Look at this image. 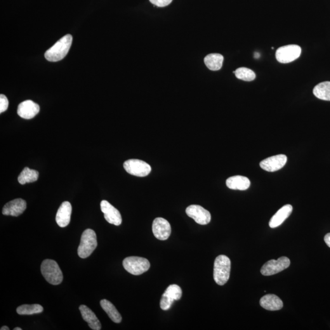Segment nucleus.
<instances>
[{
    "mask_svg": "<svg viewBox=\"0 0 330 330\" xmlns=\"http://www.w3.org/2000/svg\"><path fill=\"white\" fill-rule=\"evenodd\" d=\"M182 296V291L178 285L172 284L166 289L160 300V308L162 310H169L174 301L180 300Z\"/></svg>",
    "mask_w": 330,
    "mask_h": 330,
    "instance_id": "nucleus-9",
    "label": "nucleus"
},
{
    "mask_svg": "<svg viewBox=\"0 0 330 330\" xmlns=\"http://www.w3.org/2000/svg\"><path fill=\"white\" fill-rule=\"evenodd\" d=\"M98 246L96 232L91 229H87L82 232L79 248L78 254L80 258H88Z\"/></svg>",
    "mask_w": 330,
    "mask_h": 330,
    "instance_id": "nucleus-4",
    "label": "nucleus"
},
{
    "mask_svg": "<svg viewBox=\"0 0 330 330\" xmlns=\"http://www.w3.org/2000/svg\"><path fill=\"white\" fill-rule=\"evenodd\" d=\"M150 3L158 7H165L168 6L173 0H149Z\"/></svg>",
    "mask_w": 330,
    "mask_h": 330,
    "instance_id": "nucleus-28",
    "label": "nucleus"
},
{
    "mask_svg": "<svg viewBox=\"0 0 330 330\" xmlns=\"http://www.w3.org/2000/svg\"><path fill=\"white\" fill-rule=\"evenodd\" d=\"M293 211V207L290 204L285 205L281 207L274 215L272 216L269 222L271 228L278 227L289 217Z\"/></svg>",
    "mask_w": 330,
    "mask_h": 330,
    "instance_id": "nucleus-18",
    "label": "nucleus"
},
{
    "mask_svg": "<svg viewBox=\"0 0 330 330\" xmlns=\"http://www.w3.org/2000/svg\"><path fill=\"white\" fill-rule=\"evenodd\" d=\"M259 57H260V54L259 53H254V58L258 59Z\"/></svg>",
    "mask_w": 330,
    "mask_h": 330,
    "instance_id": "nucleus-30",
    "label": "nucleus"
},
{
    "mask_svg": "<svg viewBox=\"0 0 330 330\" xmlns=\"http://www.w3.org/2000/svg\"><path fill=\"white\" fill-rule=\"evenodd\" d=\"M22 329H21V328L19 327H16L15 329H14V330H22Z\"/></svg>",
    "mask_w": 330,
    "mask_h": 330,
    "instance_id": "nucleus-32",
    "label": "nucleus"
},
{
    "mask_svg": "<svg viewBox=\"0 0 330 330\" xmlns=\"http://www.w3.org/2000/svg\"><path fill=\"white\" fill-rule=\"evenodd\" d=\"M38 178V171L26 167L18 176V181L20 184L24 185L25 183L34 182Z\"/></svg>",
    "mask_w": 330,
    "mask_h": 330,
    "instance_id": "nucleus-24",
    "label": "nucleus"
},
{
    "mask_svg": "<svg viewBox=\"0 0 330 330\" xmlns=\"http://www.w3.org/2000/svg\"><path fill=\"white\" fill-rule=\"evenodd\" d=\"M124 168L127 173L137 177L147 176L151 167L147 163L138 159H130L124 162Z\"/></svg>",
    "mask_w": 330,
    "mask_h": 330,
    "instance_id": "nucleus-7",
    "label": "nucleus"
},
{
    "mask_svg": "<svg viewBox=\"0 0 330 330\" xmlns=\"http://www.w3.org/2000/svg\"><path fill=\"white\" fill-rule=\"evenodd\" d=\"M226 186L231 190H246L250 187L248 178L242 176L231 177L226 180Z\"/></svg>",
    "mask_w": 330,
    "mask_h": 330,
    "instance_id": "nucleus-20",
    "label": "nucleus"
},
{
    "mask_svg": "<svg viewBox=\"0 0 330 330\" xmlns=\"http://www.w3.org/2000/svg\"><path fill=\"white\" fill-rule=\"evenodd\" d=\"M27 209V202L18 198L8 202L3 207L2 213L4 215L18 216L22 214Z\"/></svg>",
    "mask_w": 330,
    "mask_h": 330,
    "instance_id": "nucleus-15",
    "label": "nucleus"
},
{
    "mask_svg": "<svg viewBox=\"0 0 330 330\" xmlns=\"http://www.w3.org/2000/svg\"><path fill=\"white\" fill-rule=\"evenodd\" d=\"M72 39L71 35H66L46 51L45 53V58L51 62H56L63 60L69 52L72 43Z\"/></svg>",
    "mask_w": 330,
    "mask_h": 330,
    "instance_id": "nucleus-1",
    "label": "nucleus"
},
{
    "mask_svg": "<svg viewBox=\"0 0 330 330\" xmlns=\"http://www.w3.org/2000/svg\"><path fill=\"white\" fill-rule=\"evenodd\" d=\"M100 306L113 322L119 324L122 321V316L117 309L110 301L103 299L100 301Z\"/></svg>",
    "mask_w": 330,
    "mask_h": 330,
    "instance_id": "nucleus-21",
    "label": "nucleus"
},
{
    "mask_svg": "<svg viewBox=\"0 0 330 330\" xmlns=\"http://www.w3.org/2000/svg\"><path fill=\"white\" fill-rule=\"evenodd\" d=\"M224 61L223 56L220 54L212 53L206 56L204 63L209 69L216 71L222 67Z\"/></svg>",
    "mask_w": 330,
    "mask_h": 330,
    "instance_id": "nucleus-22",
    "label": "nucleus"
},
{
    "mask_svg": "<svg viewBox=\"0 0 330 330\" xmlns=\"http://www.w3.org/2000/svg\"><path fill=\"white\" fill-rule=\"evenodd\" d=\"M291 264L290 259L287 257H280L278 260L272 259L261 268V273L264 276H271L282 272L288 268Z\"/></svg>",
    "mask_w": 330,
    "mask_h": 330,
    "instance_id": "nucleus-8",
    "label": "nucleus"
},
{
    "mask_svg": "<svg viewBox=\"0 0 330 330\" xmlns=\"http://www.w3.org/2000/svg\"><path fill=\"white\" fill-rule=\"evenodd\" d=\"M1 330H9V328L7 326H3L1 328Z\"/></svg>",
    "mask_w": 330,
    "mask_h": 330,
    "instance_id": "nucleus-31",
    "label": "nucleus"
},
{
    "mask_svg": "<svg viewBox=\"0 0 330 330\" xmlns=\"http://www.w3.org/2000/svg\"><path fill=\"white\" fill-rule=\"evenodd\" d=\"M287 161L286 155L280 154L264 159L260 163L261 168L268 172H275L283 168Z\"/></svg>",
    "mask_w": 330,
    "mask_h": 330,
    "instance_id": "nucleus-12",
    "label": "nucleus"
},
{
    "mask_svg": "<svg viewBox=\"0 0 330 330\" xmlns=\"http://www.w3.org/2000/svg\"><path fill=\"white\" fill-rule=\"evenodd\" d=\"M41 270L42 276L50 284L58 285L62 282L63 273L56 261L46 259L42 262Z\"/></svg>",
    "mask_w": 330,
    "mask_h": 330,
    "instance_id": "nucleus-3",
    "label": "nucleus"
},
{
    "mask_svg": "<svg viewBox=\"0 0 330 330\" xmlns=\"http://www.w3.org/2000/svg\"><path fill=\"white\" fill-rule=\"evenodd\" d=\"M238 79L246 82L253 81L256 79L255 73L247 67H240L234 72Z\"/></svg>",
    "mask_w": 330,
    "mask_h": 330,
    "instance_id": "nucleus-26",
    "label": "nucleus"
},
{
    "mask_svg": "<svg viewBox=\"0 0 330 330\" xmlns=\"http://www.w3.org/2000/svg\"><path fill=\"white\" fill-rule=\"evenodd\" d=\"M260 305L265 310L268 311L280 310L283 307V302L274 294H267L262 297Z\"/></svg>",
    "mask_w": 330,
    "mask_h": 330,
    "instance_id": "nucleus-19",
    "label": "nucleus"
},
{
    "mask_svg": "<svg viewBox=\"0 0 330 330\" xmlns=\"http://www.w3.org/2000/svg\"><path fill=\"white\" fill-rule=\"evenodd\" d=\"M313 93L318 99L330 101V82H320L315 86Z\"/></svg>",
    "mask_w": 330,
    "mask_h": 330,
    "instance_id": "nucleus-23",
    "label": "nucleus"
},
{
    "mask_svg": "<svg viewBox=\"0 0 330 330\" xmlns=\"http://www.w3.org/2000/svg\"><path fill=\"white\" fill-rule=\"evenodd\" d=\"M301 49L297 45H288L280 47L276 52V58L280 63H289L300 57Z\"/></svg>",
    "mask_w": 330,
    "mask_h": 330,
    "instance_id": "nucleus-6",
    "label": "nucleus"
},
{
    "mask_svg": "<svg viewBox=\"0 0 330 330\" xmlns=\"http://www.w3.org/2000/svg\"><path fill=\"white\" fill-rule=\"evenodd\" d=\"M186 214L199 225H206L211 222V213L199 205H191L186 209Z\"/></svg>",
    "mask_w": 330,
    "mask_h": 330,
    "instance_id": "nucleus-10",
    "label": "nucleus"
},
{
    "mask_svg": "<svg viewBox=\"0 0 330 330\" xmlns=\"http://www.w3.org/2000/svg\"><path fill=\"white\" fill-rule=\"evenodd\" d=\"M72 206L69 202L65 201L61 204L56 215V221L59 226L65 228L69 225L71 218Z\"/></svg>",
    "mask_w": 330,
    "mask_h": 330,
    "instance_id": "nucleus-16",
    "label": "nucleus"
},
{
    "mask_svg": "<svg viewBox=\"0 0 330 330\" xmlns=\"http://www.w3.org/2000/svg\"><path fill=\"white\" fill-rule=\"evenodd\" d=\"M123 267L127 272L133 275H140L149 269L150 264L147 259L131 256L124 259Z\"/></svg>",
    "mask_w": 330,
    "mask_h": 330,
    "instance_id": "nucleus-5",
    "label": "nucleus"
},
{
    "mask_svg": "<svg viewBox=\"0 0 330 330\" xmlns=\"http://www.w3.org/2000/svg\"><path fill=\"white\" fill-rule=\"evenodd\" d=\"M9 106L8 99L4 94L0 95V113H2L8 109Z\"/></svg>",
    "mask_w": 330,
    "mask_h": 330,
    "instance_id": "nucleus-27",
    "label": "nucleus"
},
{
    "mask_svg": "<svg viewBox=\"0 0 330 330\" xmlns=\"http://www.w3.org/2000/svg\"><path fill=\"white\" fill-rule=\"evenodd\" d=\"M231 261L228 256L220 255L214 263V278L216 283L223 286L228 281L230 277Z\"/></svg>",
    "mask_w": 330,
    "mask_h": 330,
    "instance_id": "nucleus-2",
    "label": "nucleus"
},
{
    "mask_svg": "<svg viewBox=\"0 0 330 330\" xmlns=\"http://www.w3.org/2000/svg\"><path fill=\"white\" fill-rule=\"evenodd\" d=\"M40 111L38 104L28 100L20 103L17 108V114L25 119H31L36 116Z\"/></svg>",
    "mask_w": 330,
    "mask_h": 330,
    "instance_id": "nucleus-14",
    "label": "nucleus"
},
{
    "mask_svg": "<svg viewBox=\"0 0 330 330\" xmlns=\"http://www.w3.org/2000/svg\"><path fill=\"white\" fill-rule=\"evenodd\" d=\"M79 310L84 321L88 323L89 328L94 330H100L102 329L101 324L93 311L86 305H81Z\"/></svg>",
    "mask_w": 330,
    "mask_h": 330,
    "instance_id": "nucleus-17",
    "label": "nucleus"
},
{
    "mask_svg": "<svg viewBox=\"0 0 330 330\" xmlns=\"http://www.w3.org/2000/svg\"><path fill=\"white\" fill-rule=\"evenodd\" d=\"M325 242L330 248V233L325 235L324 237Z\"/></svg>",
    "mask_w": 330,
    "mask_h": 330,
    "instance_id": "nucleus-29",
    "label": "nucleus"
},
{
    "mask_svg": "<svg viewBox=\"0 0 330 330\" xmlns=\"http://www.w3.org/2000/svg\"><path fill=\"white\" fill-rule=\"evenodd\" d=\"M44 308L38 304L23 305L16 308V313L19 315H33L43 312Z\"/></svg>",
    "mask_w": 330,
    "mask_h": 330,
    "instance_id": "nucleus-25",
    "label": "nucleus"
},
{
    "mask_svg": "<svg viewBox=\"0 0 330 330\" xmlns=\"http://www.w3.org/2000/svg\"><path fill=\"white\" fill-rule=\"evenodd\" d=\"M101 211L104 214V218L108 223L115 226H119L122 223V216L119 211L113 206L109 202L103 200L100 202Z\"/></svg>",
    "mask_w": 330,
    "mask_h": 330,
    "instance_id": "nucleus-13",
    "label": "nucleus"
},
{
    "mask_svg": "<svg viewBox=\"0 0 330 330\" xmlns=\"http://www.w3.org/2000/svg\"><path fill=\"white\" fill-rule=\"evenodd\" d=\"M152 232L157 239L166 240L171 235L170 224L164 218H155L152 223Z\"/></svg>",
    "mask_w": 330,
    "mask_h": 330,
    "instance_id": "nucleus-11",
    "label": "nucleus"
}]
</instances>
